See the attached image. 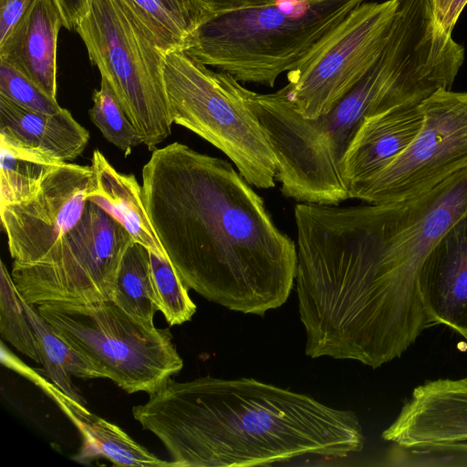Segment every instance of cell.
Instances as JSON below:
<instances>
[{
    "label": "cell",
    "mask_w": 467,
    "mask_h": 467,
    "mask_svg": "<svg viewBox=\"0 0 467 467\" xmlns=\"http://www.w3.org/2000/svg\"><path fill=\"white\" fill-rule=\"evenodd\" d=\"M423 121L420 103H408L367 117L345 154L348 192L394 161L413 141Z\"/></svg>",
    "instance_id": "16"
},
{
    "label": "cell",
    "mask_w": 467,
    "mask_h": 467,
    "mask_svg": "<svg viewBox=\"0 0 467 467\" xmlns=\"http://www.w3.org/2000/svg\"><path fill=\"white\" fill-rule=\"evenodd\" d=\"M0 95L35 111L57 113L63 108L11 63L0 59Z\"/></svg>",
    "instance_id": "26"
},
{
    "label": "cell",
    "mask_w": 467,
    "mask_h": 467,
    "mask_svg": "<svg viewBox=\"0 0 467 467\" xmlns=\"http://www.w3.org/2000/svg\"><path fill=\"white\" fill-rule=\"evenodd\" d=\"M366 0H280L213 15L183 48L243 83L274 87Z\"/></svg>",
    "instance_id": "5"
},
{
    "label": "cell",
    "mask_w": 467,
    "mask_h": 467,
    "mask_svg": "<svg viewBox=\"0 0 467 467\" xmlns=\"http://www.w3.org/2000/svg\"><path fill=\"white\" fill-rule=\"evenodd\" d=\"M34 0H0V43L5 41Z\"/></svg>",
    "instance_id": "29"
},
{
    "label": "cell",
    "mask_w": 467,
    "mask_h": 467,
    "mask_svg": "<svg viewBox=\"0 0 467 467\" xmlns=\"http://www.w3.org/2000/svg\"><path fill=\"white\" fill-rule=\"evenodd\" d=\"M4 350V348H2ZM3 356L5 366L28 379L49 397L81 433L83 445L75 460L88 463L102 457L117 466L174 467L135 441L118 425L90 412L85 405L67 397L39 369L28 368L9 352Z\"/></svg>",
    "instance_id": "15"
},
{
    "label": "cell",
    "mask_w": 467,
    "mask_h": 467,
    "mask_svg": "<svg viewBox=\"0 0 467 467\" xmlns=\"http://www.w3.org/2000/svg\"><path fill=\"white\" fill-rule=\"evenodd\" d=\"M152 285L159 311L170 326L190 321L196 305L188 294V287L169 258L150 253Z\"/></svg>",
    "instance_id": "24"
},
{
    "label": "cell",
    "mask_w": 467,
    "mask_h": 467,
    "mask_svg": "<svg viewBox=\"0 0 467 467\" xmlns=\"http://www.w3.org/2000/svg\"><path fill=\"white\" fill-rule=\"evenodd\" d=\"M138 130L154 150L171 133L163 56L151 31L125 0H93L75 29Z\"/></svg>",
    "instance_id": "6"
},
{
    "label": "cell",
    "mask_w": 467,
    "mask_h": 467,
    "mask_svg": "<svg viewBox=\"0 0 467 467\" xmlns=\"http://www.w3.org/2000/svg\"><path fill=\"white\" fill-rule=\"evenodd\" d=\"M422 126L388 167L355 186L349 197L370 204L420 195L467 168V91L440 89L420 103Z\"/></svg>",
    "instance_id": "11"
},
{
    "label": "cell",
    "mask_w": 467,
    "mask_h": 467,
    "mask_svg": "<svg viewBox=\"0 0 467 467\" xmlns=\"http://www.w3.org/2000/svg\"><path fill=\"white\" fill-rule=\"evenodd\" d=\"M419 291L432 325H446L467 339V214L426 256L419 275Z\"/></svg>",
    "instance_id": "14"
},
{
    "label": "cell",
    "mask_w": 467,
    "mask_h": 467,
    "mask_svg": "<svg viewBox=\"0 0 467 467\" xmlns=\"http://www.w3.org/2000/svg\"><path fill=\"white\" fill-rule=\"evenodd\" d=\"M37 342L43 375L67 397L85 405L72 377L82 379H104L103 374L85 356L64 340L39 314L36 306L24 300Z\"/></svg>",
    "instance_id": "20"
},
{
    "label": "cell",
    "mask_w": 467,
    "mask_h": 467,
    "mask_svg": "<svg viewBox=\"0 0 467 467\" xmlns=\"http://www.w3.org/2000/svg\"><path fill=\"white\" fill-rule=\"evenodd\" d=\"M132 243L118 222L88 201L78 223L43 258L13 263L11 276L23 299L36 306L109 300Z\"/></svg>",
    "instance_id": "9"
},
{
    "label": "cell",
    "mask_w": 467,
    "mask_h": 467,
    "mask_svg": "<svg viewBox=\"0 0 467 467\" xmlns=\"http://www.w3.org/2000/svg\"><path fill=\"white\" fill-rule=\"evenodd\" d=\"M399 0L364 2L292 70L282 88L305 119L330 110L361 78L385 46Z\"/></svg>",
    "instance_id": "10"
},
{
    "label": "cell",
    "mask_w": 467,
    "mask_h": 467,
    "mask_svg": "<svg viewBox=\"0 0 467 467\" xmlns=\"http://www.w3.org/2000/svg\"><path fill=\"white\" fill-rule=\"evenodd\" d=\"M39 314L57 333L118 387L156 392L183 367L168 328L130 316L112 300L44 303Z\"/></svg>",
    "instance_id": "8"
},
{
    "label": "cell",
    "mask_w": 467,
    "mask_h": 467,
    "mask_svg": "<svg viewBox=\"0 0 467 467\" xmlns=\"http://www.w3.org/2000/svg\"><path fill=\"white\" fill-rule=\"evenodd\" d=\"M0 139L69 162L84 151L89 132L67 109L43 113L0 95Z\"/></svg>",
    "instance_id": "18"
},
{
    "label": "cell",
    "mask_w": 467,
    "mask_h": 467,
    "mask_svg": "<svg viewBox=\"0 0 467 467\" xmlns=\"http://www.w3.org/2000/svg\"><path fill=\"white\" fill-rule=\"evenodd\" d=\"M163 79L172 123L223 151L253 186H275L276 160L266 135L239 92L240 82L182 49L163 56Z\"/></svg>",
    "instance_id": "7"
},
{
    "label": "cell",
    "mask_w": 467,
    "mask_h": 467,
    "mask_svg": "<svg viewBox=\"0 0 467 467\" xmlns=\"http://www.w3.org/2000/svg\"><path fill=\"white\" fill-rule=\"evenodd\" d=\"M382 438L405 448L467 441V378L427 381L414 389Z\"/></svg>",
    "instance_id": "13"
},
{
    "label": "cell",
    "mask_w": 467,
    "mask_h": 467,
    "mask_svg": "<svg viewBox=\"0 0 467 467\" xmlns=\"http://www.w3.org/2000/svg\"><path fill=\"white\" fill-rule=\"evenodd\" d=\"M93 106L88 110L91 121L103 137L125 155L142 143L138 130L123 110L108 82L101 78L100 87L92 95Z\"/></svg>",
    "instance_id": "25"
},
{
    "label": "cell",
    "mask_w": 467,
    "mask_h": 467,
    "mask_svg": "<svg viewBox=\"0 0 467 467\" xmlns=\"http://www.w3.org/2000/svg\"><path fill=\"white\" fill-rule=\"evenodd\" d=\"M134 419L174 467L268 466L303 455L342 458L364 445L351 410L254 379L171 378Z\"/></svg>",
    "instance_id": "3"
},
{
    "label": "cell",
    "mask_w": 467,
    "mask_h": 467,
    "mask_svg": "<svg viewBox=\"0 0 467 467\" xmlns=\"http://www.w3.org/2000/svg\"><path fill=\"white\" fill-rule=\"evenodd\" d=\"M213 15L270 5L280 0H203Z\"/></svg>",
    "instance_id": "31"
},
{
    "label": "cell",
    "mask_w": 467,
    "mask_h": 467,
    "mask_svg": "<svg viewBox=\"0 0 467 467\" xmlns=\"http://www.w3.org/2000/svg\"><path fill=\"white\" fill-rule=\"evenodd\" d=\"M0 207L31 198L61 161L0 139Z\"/></svg>",
    "instance_id": "21"
},
{
    "label": "cell",
    "mask_w": 467,
    "mask_h": 467,
    "mask_svg": "<svg viewBox=\"0 0 467 467\" xmlns=\"http://www.w3.org/2000/svg\"><path fill=\"white\" fill-rule=\"evenodd\" d=\"M0 266V334L19 352L40 363L37 342L24 299L11 274L1 261Z\"/></svg>",
    "instance_id": "23"
},
{
    "label": "cell",
    "mask_w": 467,
    "mask_h": 467,
    "mask_svg": "<svg viewBox=\"0 0 467 467\" xmlns=\"http://www.w3.org/2000/svg\"><path fill=\"white\" fill-rule=\"evenodd\" d=\"M390 460L391 465L465 466L467 465V441L412 448L398 446Z\"/></svg>",
    "instance_id": "27"
},
{
    "label": "cell",
    "mask_w": 467,
    "mask_h": 467,
    "mask_svg": "<svg viewBox=\"0 0 467 467\" xmlns=\"http://www.w3.org/2000/svg\"><path fill=\"white\" fill-rule=\"evenodd\" d=\"M141 178L150 220L188 288L244 314L287 300L296 246L231 163L172 142L153 150Z\"/></svg>",
    "instance_id": "1"
},
{
    "label": "cell",
    "mask_w": 467,
    "mask_h": 467,
    "mask_svg": "<svg viewBox=\"0 0 467 467\" xmlns=\"http://www.w3.org/2000/svg\"><path fill=\"white\" fill-rule=\"evenodd\" d=\"M92 182L87 200L118 222L138 243L161 257H168L148 215L142 187L134 174L118 171L104 154L95 150L91 157Z\"/></svg>",
    "instance_id": "19"
},
{
    "label": "cell",
    "mask_w": 467,
    "mask_h": 467,
    "mask_svg": "<svg viewBox=\"0 0 467 467\" xmlns=\"http://www.w3.org/2000/svg\"><path fill=\"white\" fill-rule=\"evenodd\" d=\"M465 214L467 168L411 199L327 209L318 296L332 322L378 364L400 357L432 325L420 296V271Z\"/></svg>",
    "instance_id": "2"
},
{
    "label": "cell",
    "mask_w": 467,
    "mask_h": 467,
    "mask_svg": "<svg viewBox=\"0 0 467 467\" xmlns=\"http://www.w3.org/2000/svg\"><path fill=\"white\" fill-rule=\"evenodd\" d=\"M92 175L90 166L63 162L31 198L0 207L13 263L40 260L78 223Z\"/></svg>",
    "instance_id": "12"
},
{
    "label": "cell",
    "mask_w": 467,
    "mask_h": 467,
    "mask_svg": "<svg viewBox=\"0 0 467 467\" xmlns=\"http://www.w3.org/2000/svg\"><path fill=\"white\" fill-rule=\"evenodd\" d=\"M443 1L444 0H433L434 16H435L440 13L442 4H443Z\"/></svg>",
    "instance_id": "32"
},
{
    "label": "cell",
    "mask_w": 467,
    "mask_h": 467,
    "mask_svg": "<svg viewBox=\"0 0 467 467\" xmlns=\"http://www.w3.org/2000/svg\"><path fill=\"white\" fill-rule=\"evenodd\" d=\"M61 12L55 0H34L0 43V59L25 74L48 97L57 96V44Z\"/></svg>",
    "instance_id": "17"
},
{
    "label": "cell",
    "mask_w": 467,
    "mask_h": 467,
    "mask_svg": "<svg viewBox=\"0 0 467 467\" xmlns=\"http://www.w3.org/2000/svg\"><path fill=\"white\" fill-rule=\"evenodd\" d=\"M110 300L134 318L154 324L159 308L152 285L150 252L143 245L133 242L126 250Z\"/></svg>",
    "instance_id": "22"
},
{
    "label": "cell",
    "mask_w": 467,
    "mask_h": 467,
    "mask_svg": "<svg viewBox=\"0 0 467 467\" xmlns=\"http://www.w3.org/2000/svg\"><path fill=\"white\" fill-rule=\"evenodd\" d=\"M394 69L380 53L355 86L327 113L305 119L283 88L239 92L264 130L276 160L282 193L300 202L338 205L350 199L343 161L367 117L391 108Z\"/></svg>",
    "instance_id": "4"
},
{
    "label": "cell",
    "mask_w": 467,
    "mask_h": 467,
    "mask_svg": "<svg viewBox=\"0 0 467 467\" xmlns=\"http://www.w3.org/2000/svg\"><path fill=\"white\" fill-rule=\"evenodd\" d=\"M93 0H55L63 20L64 27L68 30L76 29L77 26L86 16Z\"/></svg>",
    "instance_id": "30"
},
{
    "label": "cell",
    "mask_w": 467,
    "mask_h": 467,
    "mask_svg": "<svg viewBox=\"0 0 467 467\" xmlns=\"http://www.w3.org/2000/svg\"><path fill=\"white\" fill-rule=\"evenodd\" d=\"M161 5L189 37L213 14L203 0H153Z\"/></svg>",
    "instance_id": "28"
}]
</instances>
